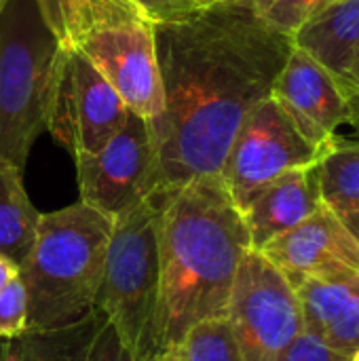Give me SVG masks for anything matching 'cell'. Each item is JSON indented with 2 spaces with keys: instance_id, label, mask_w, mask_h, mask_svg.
I'll return each mask as SVG.
<instances>
[{
  "instance_id": "obj_9",
  "label": "cell",
  "mask_w": 359,
  "mask_h": 361,
  "mask_svg": "<svg viewBox=\"0 0 359 361\" xmlns=\"http://www.w3.org/2000/svg\"><path fill=\"white\" fill-rule=\"evenodd\" d=\"M80 201L112 220L157 190L150 121L129 110L121 129L91 154L74 159Z\"/></svg>"
},
{
  "instance_id": "obj_25",
  "label": "cell",
  "mask_w": 359,
  "mask_h": 361,
  "mask_svg": "<svg viewBox=\"0 0 359 361\" xmlns=\"http://www.w3.org/2000/svg\"><path fill=\"white\" fill-rule=\"evenodd\" d=\"M47 23L51 25V30L63 40V17H61V4L63 0H36Z\"/></svg>"
},
{
  "instance_id": "obj_1",
  "label": "cell",
  "mask_w": 359,
  "mask_h": 361,
  "mask_svg": "<svg viewBox=\"0 0 359 361\" xmlns=\"http://www.w3.org/2000/svg\"><path fill=\"white\" fill-rule=\"evenodd\" d=\"M163 112L150 121L157 190L220 176L243 118L271 95L294 40L264 23L250 0H226L157 23Z\"/></svg>"
},
{
  "instance_id": "obj_20",
  "label": "cell",
  "mask_w": 359,
  "mask_h": 361,
  "mask_svg": "<svg viewBox=\"0 0 359 361\" xmlns=\"http://www.w3.org/2000/svg\"><path fill=\"white\" fill-rule=\"evenodd\" d=\"M332 2L334 0H250L252 8L264 23L288 36H294L309 19Z\"/></svg>"
},
{
  "instance_id": "obj_24",
  "label": "cell",
  "mask_w": 359,
  "mask_h": 361,
  "mask_svg": "<svg viewBox=\"0 0 359 361\" xmlns=\"http://www.w3.org/2000/svg\"><path fill=\"white\" fill-rule=\"evenodd\" d=\"M87 361H138L135 355L129 351V347L123 343V338L118 336V332L114 330V326L106 319V324L99 328L89 357Z\"/></svg>"
},
{
  "instance_id": "obj_5",
  "label": "cell",
  "mask_w": 359,
  "mask_h": 361,
  "mask_svg": "<svg viewBox=\"0 0 359 361\" xmlns=\"http://www.w3.org/2000/svg\"><path fill=\"white\" fill-rule=\"evenodd\" d=\"M63 44L78 51L123 97L154 121L163 112L157 30L131 0H63Z\"/></svg>"
},
{
  "instance_id": "obj_13",
  "label": "cell",
  "mask_w": 359,
  "mask_h": 361,
  "mask_svg": "<svg viewBox=\"0 0 359 361\" xmlns=\"http://www.w3.org/2000/svg\"><path fill=\"white\" fill-rule=\"evenodd\" d=\"M324 207L317 161L290 169L267 184L241 212L250 231L252 250L260 252L267 243L305 222Z\"/></svg>"
},
{
  "instance_id": "obj_2",
  "label": "cell",
  "mask_w": 359,
  "mask_h": 361,
  "mask_svg": "<svg viewBox=\"0 0 359 361\" xmlns=\"http://www.w3.org/2000/svg\"><path fill=\"white\" fill-rule=\"evenodd\" d=\"M159 199V300L150 361L199 322L226 317L237 271L252 250L241 209L220 176H201Z\"/></svg>"
},
{
  "instance_id": "obj_27",
  "label": "cell",
  "mask_w": 359,
  "mask_h": 361,
  "mask_svg": "<svg viewBox=\"0 0 359 361\" xmlns=\"http://www.w3.org/2000/svg\"><path fill=\"white\" fill-rule=\"evenodd\" d=\"M343 82L351 89V93L359 97V55L355 57V61L351 63V68H349V72H347V76L343 78Z\"/></svg>"
},
{
  "instance_id": "obj_12",
  "label": "cell",
  "mask_w": 359,
  "mask_h": 361,
  "mask_svg": "<svg viewBox=\"0 0 359 361\" xmlns=\"http://www.w3.org/2000/svg\"><path fill=\"white\" fill-rule=\"evenodd\" d=\"M260 254L294 290L309 279H332L359 273V243L345 222L326 205L298 226L267 243Z\"/></svg>"
},
{
  "instance_id": "obj_23",
  "label": "cell",
  "mask_w": 359,
  "mask_h": 361,
  "mask_svg": "<svg viewBox=\"0 0 359 361\" xmlns=\"http://www.w3.org/2000/svg\"><path fill=\"white\" fill-rule=\"evenodd\" d=\"M131 2L138 4L154 25L180 21L203 8V0H131Z\"/></svg>"
},
{
  "instance_id": "obj_7",
  "label": "cell",
  "mask_w": 359,
  "mask_h": 361,
  "mask_svg": "<svg viewBox=\"0 0 359 361\" xmlns=\"http://www.w3.org/2000/svg\"><path fill=\"white\" fill-rule=\"evenodd\" d=\"M226 319L243 361H277L305 332L296 290L256 250L245 254L237 271Z\"/></svg>"
},
{
  "instance_id": "obj_19",
  "label": "cell",
  "mask_w": 359,
  "mask_h": 361,
  "mask_svg": "<svg viewBox=\"0 0 359 361\" xmlns=\"http://www.w3.org/2000/svg\"><path fill=\"white\" fill-rule=\"evenodd\" d=\"M159 361H243L226 317H214L193 326L184 338L161 353Z\"/></svg>"
},
{
  "instance_id": "obj_3",
  "label": "cell",
  "mask_w": 359,
  "mask_h": 361,
  "mask_svg": "<svg viewBox=\"0 0 359 361\" xmlns=\"http://www.w3.org/2000/svg\"><path fill=\"white\" fill-rule=\"evenodd\" d=\"M112 222L83 201L40 214L36 241L19 267L28 330L68 328L95 311Z\"/></svg>"
},
{
  "instance_id": "obj_17",
  "label": "cell",
  "mask_w": 359,
  "mask_h": 361,
  "mask_svg": "<svg viewBox=\"0 0 359 361\" xmlns=\"http://www.w3.org/2000/svg\"><path fill=\"white\" fill-rule=\"evenodd\" d=\"M40 212L32 205L23 171L0 163V256L21 267L36 241Z\"/></svg>"
},
{
  "instance_id": "obj_11",
  "label": "cell",
  "mask_w": 359,
  "mask_h": 361,
  "mask_svg": "<svg viewBox=\"0 0 359 361\" xmlns=\"http://www.w3.org/2000/svg\"><path fill=\"white\" fill-rule=\"evenodd\" d=\"M271 97L320 157L341 142V129L355 116L351 89L298 47H292L273 82Z\"/></svg>"
},
{
  "instance_id": "obj_28",
  "label": "cell",
  "mask_w": 359,
  "mask_h": 361,
  "mask_svg": "<svg viewBox=\"0 0 359 361\" xmlns=\"http://www.w3.org/2000/svg\"><path fill=\"white\" fill-rule=\"evenodd\" d=\"M339 218L345 222V226L349 228V233L355 237V241L359 243V207L353 209V212H349V214H345V216H339Z\"/></svg>"
},
{
  "instance_id": "obj_18",
  "label": "cell",
  "mask_w": 359,
  "mask_h": 361,
  "mask_svg": "<svg viewBox=\"0 0 359 361\" xmlns=\"http://www.w3.org/2000/svg\"><path fill=\"white\" fill-rule=\"evenodd\" d=\"M324 205L336 216L359 207V142H339L317 159Z\"/></svg>"
},
{
  "instance_id": "obj_32",
  "label": "cell",
  "mask_w": 359,
  "mask_h": 361,
  "mask_svg": "<svg viewBox=\"0 0 359 361\" xmlns=\"http://www.w3.org/2000/svg\"><path fill=\"white\" fill-rule=\"evenodd\" d=\"M154 361H159V360H154Z\"/></svg>"
},
{
  "instance_id": "obj_21",
  "label": "cell",
  "mask_w": 359,
  "mask_h": 361,
  "mask_svg": "<svg viewBox=\"0 0 359 361\" xmlns=\"http://www.w3.org/2000/svg\"><path fill=\"white\" fill-rule=\"evenodd\" d=\"M28 330V294L19 277L0 290V338H15Z\"/></svg>"
},
{
  "instance_id": "obj_8",
  "label": "cell",
  "mask_w": 359,
  "mask_h": 361,
  "mask_svg": "<svg viewBox=\"0 0 359 361\" xmlns=\"http://www.w3.org/2000/svg\"><path fill=\"white\" fill-rule=\"evenodd\" d=\"M320 152L300 135L286 110L269 95L239 125L224 157L220 178L243 212L281 173L311 165Z\"/></svg>"
},
{
  "instance_id": "obj_31",
  "label": "cell",
  "mask_w": 359,
  "mask_h": 361,
  "mask_svg": "<svg viewBox=\"0 0 359 361\" xmlns=\"http://www.w3.org/2000/svg\"><path fill=\"white\" fill-rule=\"evenodd\" d=\"M2 2H4V0H0V4H2Z\"/></svg>"
},
{
  "instance_id": "obj_4",
  "label": "cell",
  "mask_w": 359,
  "mask_h": 361,
  "mask_svg": "<svg viewBox=\"0 0 359 361\" xmlns=\"http://www.w3.org/2000/svg\"><path fill=\"white\" fill-rule=\"evenodd\" d=\"M63 55L36 0L0 4V163L23 171L49 127Z\"/></svg>"
},
{
  "instance_id": "obj_29",
  "label": "cell",
  "mask_w": 359,
  "mask_h": 361,
  "mask_svg": "<svg viewBox=\"0 0 359 361\" xmlns=\"http://www.w3.org/2000/svg\"><path fill=\"white\" fill-rule=\"evenodd\" d=\"M218 2H226V0H203V6H212V4H218Z\"/></svg>"
},
{
  "instance_id": "obj_26",
  "label": "cell",
  "mask_w": 359,
  "mask_h": 361,
  "mask_svg": "<svg viewBox=\"0 0 359 361\" xmlns=\"http://www.w3.org/2000/svg\"><path fill=\"white\" fill-rule=\"evenodd\" d=\"M15 277H19V267L13 260L0 256V290L8 286Z\"/></svg>"
},
{
  "instance_id": "obj_10",
  "label": "cell",
  "mask_w": 359,
  "mask_h": 361,
  "mask_svg": "<svg viewBox=\"0 0 359 361\" xmlns=\"http://www.w3.org/2000/svg\"><path fill=\"white\" fill-rule=\"evenodd\" d=\"M129 106L74 49L66 47L47 131L74 159L97 152L125 123Z\"/></svg>"
},
{
  "instance_id": "obj_14",
  "label": "cell",
  "mask_w": 359,
  "mask_h": 361,
  "mask_svg": "<svg viewBox=\"0 0 359 361\" xmlns=\"http://www.w3.org/2000/svg\"><path fill=\"white\" fill-rule=\"evenodd\" d=\"M303 328L330 349L351 355L359 347V273L309 279L296 288Z\"/></svg>"
},
{
  "instance_id": "obj_22",
  "label": "cell",
  "mask_w": 359,
  "mask_h": 361,
  "mask_svg": "<svg viewBox=\"0 0 359 361\" xmlns=\"http://www.w3.org/2000/svg\"><path fill=\"white\" fill-rule=\"evenodd\" d=\"M277 361H349V355L339 353L315 336L303 332L284 349Z\"/></svg>"
},
{
  "instance_id": "obj_6",
  "label": "cell",
  "mask_w": 359,
  "mask_h": 361,
  "mask_svg": "<svg viewBox=\"0 0 359 361\" xmlns=\"http://www.w3.org/2000/svg\"><path fill=\"white\" fill-rule=\"evenodd\" d=\"M159 300V199L148 197L112 222L95 311L104 313L138 361H150Z\"/></svg>"
},
{
  "instance_id": "obj_16",
  "label": "cell",
  "mask_w": 359,
  "mask_h": 361,
  "mask_svg": "<svg viewBox=\"0 0 359 361\" xmlns=\"http://www.w3.org/2000/svg\"><path fill=\"white\" fill-rule=\"evenodd\" d=\"M104 324L106 315L93 311L89 317L68 328L44 332L25 330L21 336L0 338V361H87Z\"/></svg>"
},
{
  "instance_id": "obj_30",
  "label": "cell",
  "mask_w": 359,
  "mask_h": 361,
  "mask_svg": "<svg viewBox=\"0 0 359 361\" xmlns=\"http://www.w3.org/2000/svg\"><path fill=\"white\" fill-rule=\"evenodd\" d=\"M349 361H359V347L353 351V353H351V355H349Z\"/></svg>"
},
{
  "instance_id": "obj_15",
  "label": "cell",
  "mask_w": 359,
  "mask_h": 361,
  "mask_svg": "<svg viewBox=\"0 0 359 361\" xmlns=\"http://www.w3.org/2000/svg\"><path fill=\"white\" fill-rule=\"evenodd\" d=\"M292 40L294 47L343 80L359 55V0H334L309 19Z\"/></svg>"
}]
</instances>
